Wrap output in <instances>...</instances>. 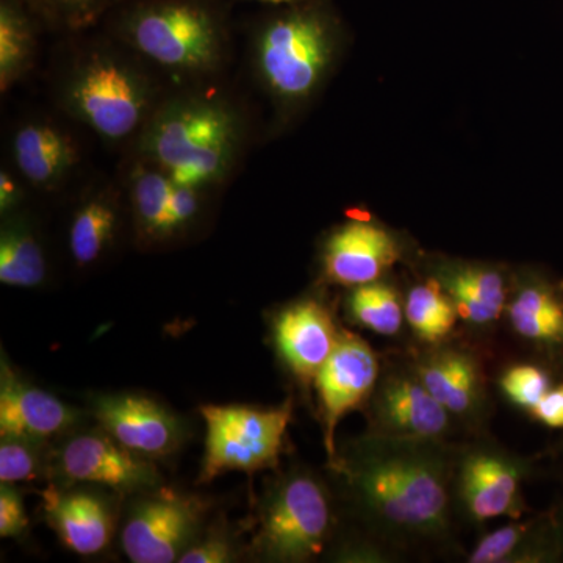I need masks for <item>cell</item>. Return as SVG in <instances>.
Wrapping results in <instances>:
<instances>
[{
	"label": "cell",
	"mask_w": 563,
	"mask_h": 563,
	"mask_svg": "<svg viewBox=\"0 0 563 563\" xmlns=\"http://www.w3.org/2000/svg\"><path fill=\"white\" fill-rule=\"evenodd\" d=\"M79 421V413L52 396L32 385L22 383L2 361L0 376V435L10 439L41 440L51 439L68 431Z\"/></svg>",
	"instance_id": "cell-20"
},
{
	"label": "cell",
	"mask_w": 563,
	"mask_h": 563,
	"mask_svg": "<svg viewBox=\"0 0 563 563\" xmlns=\"http://www.w3.org/2000/svg\"><path fill=\"white\" fill-rule=\"evenodd\" d=\"M362 407L368 432L440 440H457L463 433L422 384L407 354L383 362L372 395Z\"/></svg>",
	"instance_id": "cell-9"
},
{
	"label": "cell",
	"mask_w": 563,
	"mask_h": 563,
	"mask_svg": "<svg viewBox=\"0 0 563 563\" xmlns=\"http://www.w3.org/2000/svg\"><path fill=\"white\" fill-rule=\"evenodd\" d=\"M31 440L3 437L0 443V483H27L41 472L40 453Z\"/></svg>",
	"instance_id": "cell-30"
},
{
	"label": "cell",
	"mask_w": 563,
	"mask_h": 563,
	"mask_svg": "<svg viewBox=\"0 0 563 563\" xmlns=\"http://www.w3.org/2000/svg\"><path fill=\"white\" fill-rule=\"evenodd\" d=\"M29 518L20 493L11 485L0 487V537L16 539L27 531Z\"/></svg>",
	"instance_id": "cell-31"
},
{
	"label": "cell",
	"mask_w": 563,
	"mask_h": 563,
	"mask_svg": "<svg viewBox=\"0 0 563 563\" xmlns=\"http://www.w3.org/2000/svg\"><path fill=\"white\" fill-rule=\"evenodd\" d=\"M201 415L207 435L199 483L209 484L222 473H254L279 465L291 401L273 409L202 406Z\"/></svg>",
	"instance_id": "cell-8"
},
{
	"label": "cell",
	"mask_w": 563,
	"mask_h": 563,
	"mask_svg": "<svg viewBox=\"0 0 563 563\" xmlns=\"http://www.w3.org/2000/svg\"><path fill=\"white\" fill-rule=\"evenodd\" d=\"M240 122L231 107L207 98H180L144 124L141 154L179 184L201 188L231 172L240 147Z\"/></svg>",
	"instance_id": "cell-2"
},
{
	"label": "cell",
	"mask_w": 563,
	"mask_h": 563,
	"mask_svg": "<svg viewBox=\"0 0 563 563\" xmlns=\"http://www.w3.org/2000/svg\"><path fill=\"white\" fill-rule=\"evenodd\" d=\"M118 228V209L113 199L98 195L74 214L69 231V247L79 266L98 261L113 240Z\"/></svg>",
	"instance_id": "cell-27"
},
{
	"label": "cell",
	"mask_w": 563,
	"mask_h": 563,
	"mask_svg": "<svg viewBox=\"0 0 563 563\" xmlns=\"http://www.w3.org/2000/svg\"><path fill=\"white\" fill-rule=\"evenodd\" d=\"M559 558L553 517L510 520L490 533H483L466 563H537Z\"/></svg>",
	"instance_id": "cell-22"
},
{
	"label": "cell",
	"mask_w": 563,
	"mask_h": 563,
	"mask_svg": "<svg viewBox=\"0 0 563 563\" xmlns=\"http://www.w3.org/2000/svg\"><path fill=\"white\" fill-rule=\"evenodd\" d=\"M92 407L103 431L146 459L173 454L184 437L179 418L146 396H99Z\"/></svg>",
	"instance_id": "cell-16"
},
{
	"label": "cell",
	"mask_w": 563,
	"mask_h": 563,
	"mask_svg": "<svg viewBox=\"0 0 563 563\" xmlns=\"http://www.w3.org/2000/svg\"><path fill=\"white\" fill-rule=\"evenodd\" d=\"M335 532L331 492L313 473L295 470L266 495L254 547L268 562H312L332 547Z\"/></svg>",
	"instance_id": "cell-4"
},
{
	"label": "cell",
	"mask_w": 563,
	"mask_h": 563,
	"mask_svg": "<svg viewBox=\"0 0 563 563\" xmlns=\"http://www.w3.org/2000/svg\"><path fill=\"white\" fill-rule=\"evenodd\" d=\"M58 468L70 483L102 485L118 492L146 490L161 479L151 459L132 453L103 429L70 439L63 446Z\"/></svg>",
	"instance_id": "cell-14"
},
{
	"label": "cell",
	"mask_w": 563,
	"mask_h": 563,
	"mask_svg": "<svg viewBox=\"0 0 563 563\" xmlns=\"http://www.w3.org/2000/svg\"><path fill=\"white\" fill-rule=\"evenodd\" d=\"M346 310L351 321L377 335H398L406 321L404 296L383 279L351 288Z\"/></svg>",
	"instance_id": "cell-26"
},
{
	"label": "cell",
	"mask_w": 563,
	"mask_h": 563,
	"mask_svg": "<svg viewBox=\"0 0 563 563\" xmlns=\"http://www.w3.org/2000/svg\"><path fill=\"white\" fill-rule=\"evenodd\" d=\"M555 537H558L559 558H563V506L559 514L553 517Z\"/></svg>",
	"instance_id": "cell-36"
},
{
	"label": "cell",
	"mask_w": 563,
	"mask_h": 563,
	"mask_svg": "<svg viewBox=\"0 0 563 563\" xmlns=\"http://www.w3.org/2000/svg\"><path fill=\"white\" fill-rule=\"evenodd\" d=\"M415 372L466 437L484 433L490 420L492 396L483 355L454 336L409 351Z\"/></svg>",
	"instance_id": "cell-10"
},
{
	"label": "cell",
	"mask_w": 563,
	"mask_h": 563,
	"mask_svg": "<svg viewBox=\"0 0 563 563\" xmlns=\"http://www.w3.org/2000/svg\"><path fill=\"white\" fill-rule=\"evenodd\" d=\"M404 313L420 344H437L451 339L459 322L454 303L428 277L412 285L404 295Z\"/></svg>",
	"instance_id": "cell-24"
},
{
	"label": "cell",
	"mask_w": 563,
	"mask_h": 563,
	"mask_svg": "<svg viewBox=\"0 0 563 563\" xmlns=\"http://www.w3.org/2000/svg\"><path fill=\"white\" fill-rule=\"evenodd\" d=\"M125 40L163 68L209 74L220 66L224 38L213 11L195 0H152L129 11Z\"/></svg>",
	"instance_id": "cell-5"
},
{
	"label": "cell",
	"mask_w": 563,
	"mask_h": 563,
	"mask_svg": "<svg viewBox=\"0 0 563 563\" xmlns=\"http://www.w3.org/2000/svg\"><path fill=\"white\" fill-rule=\"evenodd\" d=\"M335 46V24L320 2L292 7L272 18L258 32V77L279 101H306L331 68Z\"/></svg>",
	"instance_id": "cell-3"
},
{
	"label": "cell",
	"mask_w": 563,
	"mask_h": 563,
	"mask_svg": "<svg viewBox=\"0 0 563 563\" xmlns=\"http://www.w3.org/2000/svg\"><path fill=\"white\" fill-rule=\"evenodd\" d=\"M131 198L141 235L154 242L187 229L201 207L199 188L179 184L147 162L132 174Z\"/></svg>",
	"instance_id": "cell-18"
},
{
	"label": "cell",
	"mask_w": 563,
	"mask_h": 563,
	"mask_svg": "<svg viewBox=\"0 0 563 563\" xmlns=\"http://www.w3.org/2000/svg\"><path fill=\"white\" fill-rule=\"evenodd\" d=\"M46 277L43 247L27 222H7L0 235V282L18 288H33Z\"/></svg>",
	"instance_id": "cell-25"
},
{
	"label": "cell",
	"mask_w": 563,
	"mask_h": 563,
	"mask_svg": "<svg viewBox=\"0 0 563 563\" xmlns=\"http://www.w3.org/2000/svg\"><path fill=\"white\" fill-rule=\"evenodd\" d=\"M380 366L379 355L362 336L342 331L335 351L314 377L329 461L336 453V426L344 415L362 407L372 395Z\"/></svg>",
	"instance_id": "cell-12"
},
{
	"label": "cell",
	"mask_w": 563,
	"mask_h": 563,
	"mask_svg": "<svg viewBox=\"0 0 563 563\" xmlns=\"http://www.w3.org/2000/svg\"><path fill=\"white\" fill-rule=\"evenodd\" d=\"M503 322L518 343L539 352L563 351V292L553 282L523 273L512 277Z\"/></svg>",
	"instance_id": "cell-19"
},
{
	"label": "cell",
	"mask_w": 563,
	"mask_h": 563,
	"mask_svg": "<svg viewBox=\"0 0 563 563\" xmlns=\"http://www.w3.org/2000/svg\"><path fill=\"white\" fill-rule=\"evenodd\" d=\"M459 440L366 431L331 466L358 531L402 562L457 551L453 476Z\"/></svg>",
	"instance_id": "cell-1"
},
{
	"label": "cell",
	"mask_w": 563,
	"mask_h": 563,
	"mask_svg": "<svg viewBox=\"0 0 563 563\" xmlns=\"http://www.w3.org/2000/svg\"><path fill=\"white\" fill-rule=\"evenodd\" d=\"M44 512L63 544L76 554L101 553L113 537L110 506L92 493L49 488L44 492Z\"/></svg>",
	"instance_id": "cell-21"
},
{
	"label": "cell",
	"mask_w": 563,
	"mask_h": 563,
	"mask_svg": "<svg viewBox=\"0 0 563 563\" xmlns=\"http://www.w3.org/2000/svg\"><path fill=\"white\" fill-rule=\"evenodd\" d=\"M504 398L518 409L531 412L547 393L554 387L553 377L536 363H517L507 366L498 379Z\"/></svg>",
	"instance_id": "cell-29"
},
{
	"label": "cell",
	"mask_w": 563,
	"mask_h": 563,
	"mask_svg": "<svg viewBox=\"0 0 563 563\" xmlns=\"http://www.w3.org/2000/svg\"><path fill=\"white\" fill-rule=\"evenodd\" d=\"M426 277L446 292L470 332L484 335L501 324L512 288L507 269L495 263L435 258Z\"/></svg>",
	"instance_id": "cell-13"
},
{
	"label": "cell",
	"mask_w": 563,
	"mask_h": 563,
	"mask_svg": "<svg viewBox=\"0 0 563 563\" xmlns=\"http://www.w3.org/2000/svg\"><path fill=\"white\" fill-rule=\"evenodd\" d=\"M233 547L231 540L224 536H210L198 543H191L184 554L180 563H228L233 561Z\"/></svg>",
	"instance_id": "cell-32"
},
{
	"label": "cell",
	"mask_w": 563,
	"mask_h": 563,
	"mask_svg": "<svg viewBox=\"0 0 563 563\" xmlns=\"http://www.w3.org/2000/svg\"><path fill=\"white\" fill-rule=\"evenodd\" d=\"M529 415L548 428L563 429V384L551 388Z\"/></svg>",
	"instance_id": "cell-33"
},
{
	"label": "cell",
	"mask_w": 563,
	"mask_h": 563,
	"mask_svg": "<svg viewBox=\"0 0 563 563\" xmlns=\"http://www.w3.org/2000/svg\"><path fill=\"white\" fill-rule=\"evenodd\" d=\"M262 2H272V3H292V2H299V0H262Z\"/></svg>",
	"instance_id": "cell-37"
},
{
	"label": "cell",
	"mask_w": 563,
	"mask_h": 563,
	"mask_svg": "<svg viewBox=\"0 0 563 563\" xmlns=\"http://www.w3.org/2000/svg\"><path fill=\"white\" fill-rule=\"evenodd\" d=\"M531 462L484 433L459 442L453 498L459 523L483 528L498 518L520 520L528 512L525 485Z\"/></svg>",
	"instance_id": "cell-6"
},
{
	"label": "cell",
	"mask_w": 563,
	"mask_h": 563,
	"mask_svg": "<svg viewBox=\"0 0 563 563\" xmlns=\"http://www.w3.org/2000/svg\"><path fill=\"white\" fill-rule=\"evenodd\" d=\"M62 13L69 18H87L98 10L103 0H47Z\"/></svg>",
	"instance_id": "cell-34"
},
{
	"label": "cell",
	"mask_w": 563,
	"mask_h": 563,
	"mask_svg": "<svg viewBox=\"0 0 563 563\" xmlns=\"http://www.w3.org/2000/svg\"><path fill=\"white\" fill-rule=\"evenodd\" d=\"M146 77L120 55L92 52L74 68L65 90L70 113L103 139L122 140L150 121Z\"/></svg>",
	"instance_id": "cell-7"
},
{
	"label": "cell",
	"mask_w": 563,
	"mask_h": 563,
	"mask_svg": "<svg viewBox=\"0 0 563 563\" xmlns=\"http://www.w3.org/2000/svg\"><path fill=\"white\" fill-rule=\"evenodd\" d=\"M35 38L32 22L18 0H2L0 5V88L11 85L31 68Z\"/></svg>",
	"instance_id": "cell-28"
},
{
	"label": "cell",
	"mask_w": 563,
	"mask_h": 563,
	"mask_svg": "<svg viewBox=\"0 0 563 563\" xmlns=\"http://www.w3.org/2000/svg\"><path fill=\"white\" fill-rule=\"evenodd\" d=\"M395 233L372 220L344 222L322 250V273L331 284L358 287L384 279L401 258Z\"/></svg>",
	"instance_id": "cell-15"
},
{
	"label": "cell",
	"mask_w": 563,
	"mask_h": 563,
	"mask_svg": "<svg viewBox=\"0 0 563 563\" xmlns=\"http://www.w3.org/2000/svg\"><path fill=\"white\" fill-rule=\"evenodd\" d=\"M203 512L195 496L162 490L133 506L124 529L122 548L133 563L179 562L192 543Z\"/></svg>",
	"instance_id": "cell-11"
},
{
	"label": "cell",
	"mask_w": 563,
	"mask_h": 563,
	"mask_svg": "<svg viewBox=\"0 0 563 563\" xmlns=\"http://www.w3.org/2000/svg\"><path fill=\"white\" fill-rule=\"evenodd\" d=\"M13 152L20 172L40 187L57 184L77 162L74 141L60 129L40 122L16 132Z\"/></svg>",
	"instance_id": "cell-23"
},
{
	"label": "cell",
	"mask_w": 563,
	"mask_h": 563,
	"mask_svg": "<svg viewBox=\"0 0 563 563\" xmlns=\"http://www.w3.org/2000/svg\"><path fill=\"white\" fill-rule=\"evenodd\" d=\"M342 331L332 313L317 299H302L285 307L274 322V339L285 365L309 385L339 344Z\"/></svg>",
	"instance_id": "cell-17"
},
{
	"label": "cell",
	"mask_w": 563,
	"mask_h": 563,
	"mask_svg": "<svg viewBox=\"0 0 563 563\" xmlns=\"http://www.w3.org/2000/svg\"><path fill=\"white\" fill-rule=\"evenodd\" d=\"M20 185L11 177L10 173L2 172L0 174V209H2V213L13 209L20 202Z\"/></svg>",
	"instance_id": "cell-35"
}]
</instances>
